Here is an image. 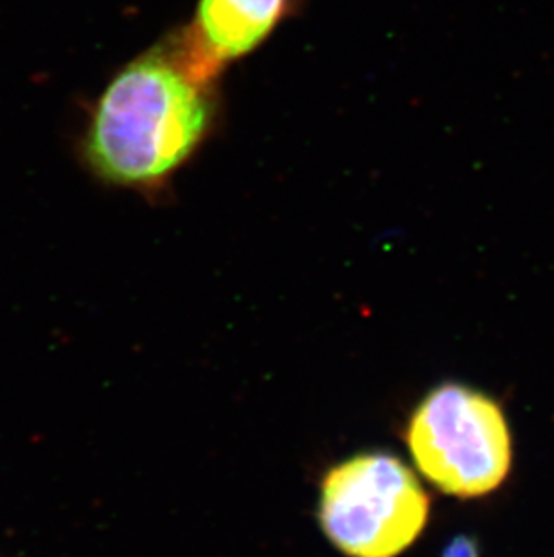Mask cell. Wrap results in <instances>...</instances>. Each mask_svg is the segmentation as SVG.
<instances>
[{"label": "cell", "instance_id": "obj_1", "mask_svg": "<svg viewBox=\"0 0 554 557\" xmlns=\"http://www.w3.org/2000/svg\"><path fill=\"white\" fill-rule=\"evenodd\" d=\"M218 78L200 67L180 32L137 54L90 107L79 163L101 185L163 191L216 128Z\"/></svg>", "mask_w": 554, "mask_h": 557}, {"label": "cell", "instance_id": "obj_4", "mask_svg": "<svg viewBox=\"0 0 554 557\" xmlns=\"http://www.w3.org/2000/svg\"><path fill=\"white\" fill-rule=\"evenodd\" d=\"M293 10V0H199L180 29L200 67L221 76L229 63L254 53Z\"/></svg>", "mask_w": 554, "mask_h": 557}, {"label": "cell", "instance_id": "obj_3", "mask_svg": "<svg viewBox=\"0 0 554 557\" xmlns=\"http://www.w3.org/2000/svg\"><path fill=\"white\" fill-rule=\"evenodd\" d=\"M430 515L418 476L389 453H361L320 482L319 523L348 557H398L416 543Z\"/></svg>", "mask_w": 554, "mask_h": 557}, {"label": "cell", "instance_id": "obj_2", "mask_svg": "<svg viewBox=\"0 0 554 557\" xmlns=\"http://www.w3.org/2000/svg\"><path fill=\"white\" fill-rule=\"evenodd\" d=\"M405 442L421 476L455 498L490 495L512 471V433L501 405L465 384L444 383L425 395Z\"/></svg>", "mask_w": 554, "mask_h": 557}, {"label": "cell", "instance_id": "obj_5", "mask_svg": "<svg viewBox=\"0 0 554 557\" xmlns=\"http://www.w3.org/2000/svg\"><path fill=\"white\" fill-rule=\"evenodd\" d=\"M443 557H477L476 543L470 542L468 537H459L450 543Z\"/></svg>", "mask_w": 554, "mask_h": 557}]
</instances>
